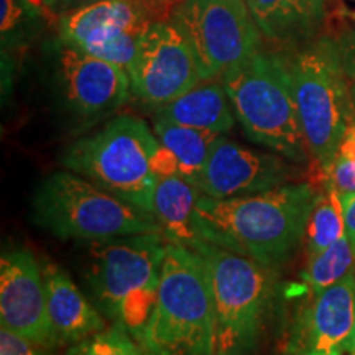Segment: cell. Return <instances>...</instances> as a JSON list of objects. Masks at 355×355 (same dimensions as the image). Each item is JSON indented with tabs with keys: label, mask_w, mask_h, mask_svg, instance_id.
Masks as SVG:
<instances>
[{
	"label": "cell",
	"mask_w": 355,
	"mask_h": 355,
	"mask_svg": "<svg viewBox=\"0 0 355 355\" xmlns=\"http://www.w3.org/2000/svg\"><path fill=\"white\" fill-rule=\"evenodd\" d=\"M318 198L319 191L309 183L229 199L201 194L193 225L201 241L270 268L283 263L303 241Z\"/></svg>",
	"instance_id": "cell-1"
},
{
	"label": "cell",
	"mask_w": 355,
	"mask_h": 355,
	"mask_svg": "<svg viewBox=\"0 0 355 355\" xmlns=\"http://www.w3.org/2000/svg\"><path fill=\"white\" fill-rule=\"evenodd\" d=\"M137 343L144 355H216L209 272L184 243L168 242L157 303Z\"/></svg>",
	"instance_id": "cell-2"
},
{
	"label": "cell",
	"mask_w": 355,
	"mask_h": 355,
	"mask_svg": "<svg viewBox=\"0 0 355 355\" xmlns=\"http://www.w3.org/2000/svg\"><path fill=\"white\" fill-rule=\"evenodd\" d=\"M168 242L145 232L86 243L83 272L96 308L135 339L157 303Z\"/></svg>",
	"instance_id": "cell-3"
},
{
	"label": "cell",
	"mask_w": 355,
	"mask_h": 355,
	"mask_svg": "<svg viewBox=\"0 0 355 355\" xmlns=\"http://www.w3.org/2000/svg\"><path fill=\"white\" fill-rule=\"evenodd\" d=\"M247 137L291 163L308 162L309 148L285 56L257 51L222 76Z\"/></svg>",
	"instance_id": "cell-4"
},
{
	"label": "cell",
	"mask_w": 355,
	"mask_h": 355,
	"mask_svg": "<svg viewBox=\"0 0 355 355\" xmlns=\"http://www.w3.org/2000/svg\"><path fill=\"white\" fill-rule=\"evenodd\" d=\"M32 220L60 241L84 243L162 232L153 214L137 209L69 170L53 171L40 181L32 198Z\"/></svg>",
	"instance_id": "cell-5"
},
{
	"label": "cell",
	"mask_w": 355,
	"mask_h": 355,
	"mask_svg": "<svg viewBox=\"0 0 355 355\" xmlns=\"http://www.w3.org/2000/svg\"><path fill=\"white\" fill-rule=\"evenodd\" d=\"M158 145V137L146 122L119 115L99 132L71 144L60 163L137 209L153 214L158 178L152 171V157Z\"/></svg>",
	"instance_id": "cell-6"
},
{
	"label": "cell",
	"mask_w": 355,
	"mask_h": 355,
	"mask_svg": "<svg viewBox=\"0 0 355 355\" xmlns=\"http://www.w3.org/2000/svg\"><path fill=\"white\" fill-rule=\"evenodd\" d=\"M285 61L309 155L326 180L345 128L355 121L336 40L311 38Z\"/></svg>",
	"instance_id": "cell-7"
},
{
	"label": "cell",
	"mask_w": 355,
	"mask_h": 355,
	"mask_svg": "<svg viewBox=\"0 0 355 355\" xmlns=\"http://www.w3.org/2000/svg\"><path fill=\"white\" fill-rule=\"evenodd\" d=\"M191 248L202 257L209 272L216 355H250L272 295L268 266L201 239Z\"/></svg>",
	"instance_id": "cell-8"
},
{
	"label": "cell",
	"mask_w": 355,
	"mask_h": 355,
	"mask_svg": "<svg viewBox=\"0 0 355 355\" xmlns=\"http://www.w3.org/2000/svg\"><path fill=\"white\" fill-rule=\"evenodd\" d=\"M171 21L196 53L202 81L222 78L259 51L261 35L243 0H184Z\"/></svg>",
	"instance_id": "cell-9"
},
{
	"label": "cell",
	"mask_w": 355,
	"mask_h": 355,
	"mask_svg": "<svg viewBox=\"0 0 355 355\" xmlns=\"http://www.w3.org/2000/svg\"><path fill=\"white\" fill-rule=\"evenodd\" d=\"M48 53L55 94L79 122L109 117L127 102L132 91L127 69L89 55L61 37L51 42Z\"/></svg>",
	"instance_id": "cell-10"
},
{
	"label": "cell",
	"mask_w": 355,
	"mask_h": 355,
	"mask_svg": "<svg viewBox=\"0 0 355 355\" xmlns=\"http://www.w3.org/2000/svg\"><path fill=\"white\" fill-rule=\"evenodd\" d=\"M132 92L159 109L202 83L196 53L173 21H158L140 40L128 68Z\"/></svg>",
	"instance_id": "cell-11"
},
{
	"label": "cell",
	"mask_w": 355,
	"mask_h": 355,
	"mask_svg": "<svg viewBox=\"0 0 355 355\" xmlns=\"http://www.w3.org/2000/svg\"><path fill=\"white\" fill-rule=\"evenodd\" d=\"M153 21L137 0H101L64 13L60 37L89 55L130 68Z\"/></svg>",
	"instance_id": "cell-12"
},
{
	"label": "cell",
	"mask_w": 355,
	"mask_h": 355,
	"mask_svg": "<svg viewBox=\"0 0 355 355\" xmlns=\"http://www.w3.org/2000/svg\"><path fill=\"white\" fill-rule=\"evenodd\" d=\"M0 324L46 349L58 345L48 314L42 261L28 248H7L0 259Z\"/></svg>",
	"instance_id": "cell-13"
},
{
	"label": "cell",
	"mask_w": 355,
	"mask_h": 355,
	"mask_svg": "<svg viewBox=\"0 0 355 355\" xmlns=\"http://www.w3.org/2000/svg\"><path fill=\"white\" fill-rule=\"evenodd\" d=\"M298 173V168L279 155L247 148L222 135L212 148L198 186L206 196L229 199L288 184Z\"/></svg>",
	"instance_id": "cell-14"
},
{
	"label": "cell",
	"mask_w": 355,
	"mask_h": 355,
	"mask_svg": "<svg viewBox=\"0 0 355 355\" xmlns=\"http://www.w3.org/2000/svg\"><path fill=\"white\" fill-rule=\"evenodd\" d=\"M355 324V273L318 295L300 311L288 355H344Z\"/></svg>",
	"instance_id": "cell-15"
},
{
	"label": "cell",
	"mask_w": 355,
	"mask_h": 355,
	"mask_svg": "<svg viewBox=\"0 0 355 355\" xmlns=\"http://www.w3.org/2000/svg\"><path fill=\"white\" fill-rule=\"evenodd\" d=\"M46 304L58 345L76 344L105 329V321L60 265L42 260Z\"/></svg>",
	"instance_id": "cell-16"
},
{
	"label": "cell",
	"mask_w": 355,
	"mask_h": 355,
	"mask_svg": "<svg viewBox=\"0 0 355 355\" xmlns=\"http://www.w3.org/2000/svg\"><path fill=\"white\" fill-rule=\"evenodd\" d=\"M261 37L300 44L314 38L326 15V0H247Z\"/></svg>",
	"instance_id": "cell-17"
},
{
	"label": "cell",
	"mask_w": 355,
	"mask_h": 355,
	"mask_svg": "<svg viewBox=\"0 0 355 355\" xmlns=\"http://www.w3.org/2000/svg\"><path fill=\"white\" fill-rule=\"evenodd\" d=\"M234 115L224 84L217 83H199L186 94L157 109L159 121L222 135L232 130Z\"/></svg>",
	"instance_id": "cell-18"
},
{
	"label": "cell",
	"mask_w": 355,
	"mask_h": 355,
	"mask_svg": "<svg viewBox=\"0 0 355 355\" xmlns=\"http://www.w3.org/2000/svg\"><path fill=\"white\" fill-rule=\"evenodd\" d=\"M201 189L183 176L158 178L153 196V216L170 242L193 247L199 241L193 225Z\"/></svg>",
	"instance_id": "cell-19"
},
{
	"label": "cell",
	"mask_w": 355,
	"mask_h": 355,
	"mask_svg": "<svg viewBox=\"0 0 355 355\" xmlns=\"http://www.w3.org/2000/svg\"><path fill=\"white\" fill-rule=\"evenodd\" d=\"M153 130L159 144L168 146L176 155L180 162V176L198 186L204 166L222 133L178 125L159 119H155Z\"/></svg>",
	"instance_id": "cell-20"
},
{
	"label": "cell",
	"mask_w": 355,
	"mask_h": 355,
	"mask_svg": "<svg viewBox=\"0 0 355 355\" xmlns=\"http://www.w3.org/2000/svg\"><path fill=\"white\" fill-rule=\"evenodd\" d=\"M343 235H345V224L340 194L331 184H326L324 193H319L306 227L308 259L332 245Z\"/></svg>",
	"instance_id": "cell-21"
},
{
	"label": "cell",
	"mask_w": 355,
	"mask_h": 355,
	"mask_svg": "<svg viewBox=\"0 0 355 355\" xmlns=\"http://www.w3.org/2000/svg\"><path fill=\"white\" fill-rule=\"evenodd\" d=\"M355 272V254L347 235L332 243L318 255L309 257L304 282L311 295H318Z\"/></svg>",
	"instance_id": "cell-22"
},
{
	"label": "cell",
	"mask_w": 355,
	"mask_h": 355,
	"mask_svg": "<svg viewBox=\"0 0 355 355\" xmlns=\"http://www.w3.org/2000/svg\"><path fill=\"white\" fill-rule=\"evenodd\" d=\"M66 355H144L137 347L132 334L121 324L105 327L104 331L73 344Z\"/></svg>",
	"instance_id": "cell-23"
},
{
	"label": "cell",
	"mask_w": 355,
	"mask_h": 355,
	"mask_svg": "<svg viewBox=\"0 0 355 355\" xmlns=\"http://www.w3.org/2000/svg\"><path fill=\"white\" fill-rule=\"evenodd\" d=\"M2 44L20 43L25 35L32 32L42 10L26 0H2Z\"/></svg>",
	"instance_id": "cell-24"
},
{
	"label": "cell",
	"mask_w": 355,
	"mask_h": 355,
	"mask_svg": "<svg viewBox=\"0 0 355 355\" xmlns=\"http://www.w3.org/2000/svg\"><path fill=\"white\" fill-rule=\"evenodd\" d=\"M337 51H339L340 64L347 83L350 104H352L354 117H355V32H349L334 38Z\"/></svg>",
	"instance_id": "cell-25"
},
{
	"label": "cell",
	"mask_w": 355,
	"mask_h": 355,
	"mask_svg": "<svg viewBox=\"0 0 355 355\" xmlns=\"http://www.w3.org/2000/svg\"><path fill=\"white\" fill-rule=\"evenodd\" d=\"M0 355H50L46 347L28 340L24 336L0 327Z\"/></svg>",
	"instance_id": "cell-26"
},
{
	"label": "cell",
	"mask_w": 355,
	"mask_h": 355,
	"mask_svg": "<svg viewBox=\"0 0 355 355\" xmlns=\"http://www.w3.org/2000/svg\"><path fill=\"white\" fill-rule=\"evenodd\" d=\"M326 184H331L339 194L355 193V162L336 158L326 175Z\"/></svg>",
	"instance_id": "cell-27"
},
{
	"label": "cell",
	"mask_w": 355,
	"mask_h": 355,
	"mask_svg": "<svg viewBox=\"0 0 355 355\" xmlns=\"http://www.w3.org/2000/svg\"><path fill=\"white\" fill-rule=\"evenodd\" d=\"M152 171L157 178L180 175V162L176 155L163 144L158 145L152 157Z\"/></svg>",
	"instance_id": "cell-28"
},
{
	"label": "cell",
	"mask_w": 355,
	"mask_h": 355,
	"mask_svg": "<svg viewBox=\"0 0 355 355\" xmlns=\"http://www.w3.org/2000/svg\"><path fill=\"white\" fill-rule=\"evenodd\" d=\"M340 202H343L345 235H347L355 254V193L340 194Z\"/></svg>",
	"instance_id": "cell-29"
},
{
	"label": "cell",
	"mask_w": 355,
	"mask_h": 355,
	"mask_svg": "<svg viewBox=\"0 0 355 355\" xmlns=\"http://www.w3.org/2000/svg\"><path fill=\"white\" fill-rule=\"evenodd\" d=\"M96 2H101V0H60L56 7L61 13H68L71 10H76V8L92 6Z\"/></svg>",
	"instance_id": "cell-30"
},
{
	"label": "cell",
	"mask_w": 355,
	"mask_h": 355,
	"mask_svg": "<svg viewBox=\"0 0 355 355\" xmlns=\"http://www.w3.org/2000/svg\"><path fill=\"white\" fill-rule=\"evenodd\" d=\"M349 354H350V355H355V324H354L352 339H350V345H349Z\"/></svg>",
	"instance_id": "cell-31"
},
{
	"label": "cell",
	"mask_w": 355,
	"mask_h": 355,
	"mask_svg": "<svg viewBox=\"0 0 355 355\" xmlns=\"http://www.w3.org/2000/svg\"><path fill=\"white\" fill-rule=\"evenodd\" d=\"M43 2L48 8H55L58 3H60V0H43Z\"/></svg>",
	"instance_id": "cell-32"
},
{
	"label": "cell",
	"mask_w": 355,
	"mask_h": 355,
	"mask_svg": "<svg viewBox=\"0 0 355 355\" xmlns=\"http://www.w3.org/2000/svg\"><path fill=\"white\" fill-rule=\"evenodd\" d=\"M171 2H173V3H175V6L178 7V6H181V3H183V2H184V0H171Z\"/></svg>",
	"instance_id": "cell-33"
},
{
	"label": "cell",
	"mask_w": 355,
	"mask_h": 355,
	"mask_svg": "<svg viewBox=\"0 0 355 355\" xmlns=\"http://www.w3.org/2000/svg\"><path fill=\"white\" fill-rule=\"evenodd\" d=\"M354 19H355V13H354Z\"/></svg>",
	"instance_id": "cell-34"
},
{
	"label": "cell",
	"mask_w": 355,
	"mask_h": 355,
	"mask_svg": "<svg viewBox=\"0 0 355 355\" xmlns=\"http://www.w3.org/2000/svg\"><path fill=\"white\" fill-rule=\"evenodd\" d=\"M354 2H355V0H354Z\"/></svg>",
	"instance_id": "cell-35"
}]
</instances>
